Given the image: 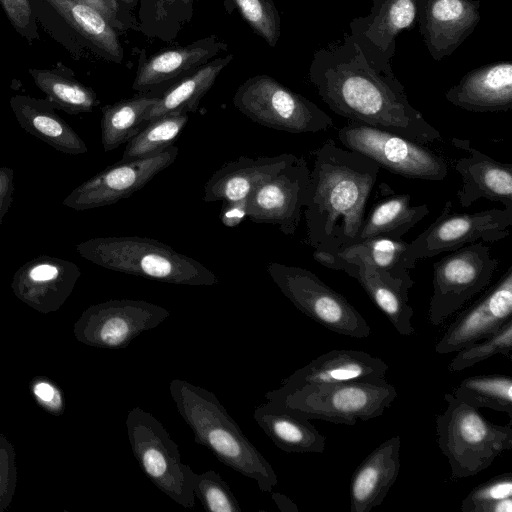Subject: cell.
Returning <instances> with one entry per match:
<instances>
[{"mask_svg": "<svg viewBox=\"0 0 512 512\" xmlns=\"http://www.w3.org/2000/svg\"><path fill=\"white\" fill-rule=\"evenodd\" d=\"M14 190V170L0 167V224L11 206Z\"/></svg>", "mask_w": 512, "mask_h": 512, "instance_id": "cell-47", "label": "cell"}, {"mask_svg": "<svg viewBox=\"0 0 512 512\" xmlns=\"http://www.w3.org/2000/svg\"><path fill=\"white\" fill-rule=\"evenodd\" d=\"M310 169L303 156L296 157L278 174L267 180L247 197V217L255 223L278 225L293 236L305 207Z\"/></svg>", "mask_w": 512, "mask_h": 512, "instance_id": "cell-15", "label": "cell"}, {"mask_svg": "<svg viewBox=\"0 0 512 512\" xmlns=\"http://www.w3.org/2000/svg\"><path fill=\"white\" fill-rule=\"evenodd\" d=\"M158 98L144 93L103 106L100 126L104 151L118 148L142 130L145 115Z\"/></svg>", "mask_w": 512, "mask_h": 512, "instance_id": "cell-34", "label": "cell"}, {"mask_svg": "<svg viewBox=\"0 0 512 512\" xmlns=\"http://www.w3.org/2000/svg\"><path fill=\"white\" fill-rule=\"evenodd\" d=\"M193 493L202 506L210 512L242 511L231 488L216 471L208 470L196 474Z\"/></svg>", "mask_w": 512, "mask_h": 512, "instance_id": "cell-39", "label": "cell"}, {"mask_svg": "<svg viewBox=\"0 0 512 512\" xmlns=\"http://www.w3.org/2000/svg\"><path fill=\"white\" fill-rule=\"evenodd\" d=\"M86 4L102 14L108 22L119 31H124L129 28H134L138 23L126 19L119 14L115 13L103 0H74Z\"/></svg>", "mask_w": 512, "mask_h": 512, "instance_id": "cell-46", "label": "cell"}, {"mask_svg": "<svg viewBox=\"0 0 512 512\" xmlns=\"http://www.w3.org/2000/svg\"><path fill=\"white\" fill-rule=\"evenodd\" d=\"M480 6V0H419V31L435 61L450 56L473 33Z\"/></svg>", "mask_w": 512, "mask_h": 512, "instance_id": "cell-18", "label": "cell"}, {"mask_svg": "<svg viewBox=\"0 0 512 512\" xmlns=\"http://www.w3.org/2000/svg\"><path fill=\"white\" fill-rule=\"evenodd\" d=\"M265 396L300 417L353 426L359 419L367 421L381 416L397 397V391L385 379L295 388L280 386Z\"/></svg>", "mask_w": 512, "mask_h": 512, "instance_id": "cell-6", "label": "cell"}, {"mask_svg": "<svg viewBox=\"0 0 512 512\" xmlns=\"http://www.w3.org/2000/svg\"><path fill=\"white\" fill-rule=\"evenodd\" d=\"M125 424L132 453L147 478L177 504L193 508L196 473L182 462L163 424L140 407L128 412Z\"/></svg>", "mask_w": 512, "mask_h": 512, "instance_id": "cell-7", "label": "cell"}, {"mask_svg": "<svg viewBox=\"0 0 512 512\" xmlns=\"http://www.w3.org/2000/svg\"><path fill=\"white\" fill-rule=\"evenodd\" d=\"M30 393L34 401L46 412L61 416L65 411V397L60 387L51 379L37 376L30 381Z\"/></svg>", "mask_w": 512, "mask_h": 512, "instance_id": "cell-44", "label": "cell"}, {"mask_svg": "<svg viewBox=\"0 0 512 512\" xmlns=\"http://www.w3.org/2000/svg\"><path fill=\"white\" fill-rule=\"evenodd\" d=\"M338 139L346 149L405 178L441 181L449 172L448 163L441 155L390 131L349 121L339 129Z\"/></svg>", "mask_w": 512, "mask_h": 512, "instance_id": "cell-10", "label": "cell"}, {"mask_svg": "<svg viewBox=\"0 0 512 512\" xmlns=\"http://www.w3.org/2000/svg\"><path fill=\"white\" fill-rule=\"evenodd\" d=\"M446 409L436 416L438 446L447 458L451 479L474 476L512 448V423L494 424L478 409L445 393Z\"/></svg>", "mask_w": 512, "mask_h": 512, "instance_id": "cell-5", "label": "cell"}, {"mask_svg": "<svg viewBox=\"0 0 512 512\" xmlns=\"http://www.w3.org/2000/svg\"><path fill=\"white\" fill-rule=\"evenodd\" d=\"M401 437L377 446L355 469L349 486L350 512H370L381 505L400 471Z\"/></svg>", "mask_w": 512, "mask_h": 512, "instance_id": "cell-23", "label": "cell"}, {"mask_svg": "<svg viewBox=\"0 0 512 512\" xmlns=\"http://www.w3.org/2000/svg\"><path fill=\"white\" fill-rule=\"evenodd\" d=\"M408 242L387 237H372L360 240L341 249L335 255L359 257L369 263L380 277L409 299V290L414 281L410 271L415 268L407 252Z\"/></svg>", "mask_w": 512, "mask_h": 512, "instance_id": "cell-29", "label": "cell"}, {"mask_svg": "<svg viewBox=\"0 0 512 512\" xmlns=\"http://www.w3.org/2000/svg\"><path fill=\"white\" fill-rule=\"evenodd\" d=\"M170 316L162 306L144 300L114 299L85 309L73 325L75 338L88 346L124 349L142 332Z\"/></svg>", "mask_w": 512, "mask_h": 512, "instance_id": "cell-12", "label": "cell"}, {"mask_svg": "<svg viewBox=\"0 0 512 512\" xmlns=\"http://www.w3.org/2000/svg\"><path fill=\"white\" fill-rule=\"evenodd\" d=\"M478 512H512V497L483 505L479 508Z\"/></svg>", "mask_w": 512, "mask_h": 512, "instance_id": "cell-48", "label": "cell"}, {"mask_svg": "<svg viewBox=\"0 0 512 512\" xmlns=\"http://www.w3.org/2000/svg\"><path fill=\"white\" fill-rule=\"evenodd\" d=\"M233 103L252 121L289 133H316L333 125L314 102L268 75H256L237 89Z\"/></svg>", "mask_w": 512, "mask_h": 512, "instance_id": "cell-8", "label": "cell"}, {"mask_svg": "<svg viewBox=\"0 0 512 512\" xmlns=\"http://www.w3.org/2000/svg\"><path fill=\"white\" fill-rule=\"evenodd\" d=\"M313 257L321 265L343 271L356 279L400 335L415 334L416 331L411 322L414 310L408 302L409 299L385 282L369 263L359 257L343 258L316 250L313 252Z\"/></svg>", "mask_w": 512, "mask_h": 512, "instance_id": "cell-21", "label": "cell"}, {"mask_svg": "<svg viewBox=\"0 0 512 512\" xmlns=\"http://www.w3.org/2000/svg\"><path fill=\"white\" fill-rule=\"evenodd\" d=\"M225 50L227 44L212 35L187 46L164 50L149 58H142L132 88L140 93H147L160 84L202 66Z\"/></svg>", "mask_w": 512, "mask_h": 512, "instance_id": "cell-26", "label": "cell"}, {"mask_svg": "<svg viewBox=\"0 0 512 512\" xmlns=\"http://www.w3.org/2000/svg\"><path fill=\"white\" fill-rule=\"evenodd\" d=\"M121 1L124 4H126L129 7H133L136 4L137 0H118V2Z\"/></svg>", "mask_w": 512, "mask_h": 512, "instance_id": "cell-51", "label": "cell"}, {"mask_svg": "<svg viewBox=\"0 0 512 512\" xmlns=\"http://www.w3.org/2000/svg\"><path fill=\"white\" fill-rule=\"evenodd\" d=\"M17 486L16 451L4 434H0V512L6 511Z\"/></svg>", "mask_w": 512, "mask_h": 512, "instance_id": "cell-41", "label": "cell"}, {"mask_svg": "<svg viewBox=\"0 0 512 512\" xmlns=\"http://www.w3.org/2000/svg\"><path fill=\"white\" fill-rule=\"evenodd\" d=\"M45 1L102 56L122 62L124 52L116 29L97 10L74 0Z\"/></svg>", "mask_w": 512, "mask_h": 512, "instance_id": "cell-32", "label": "cell"}, {"mask_svg": "<svg viewBox=\"0 0 512 512\" xmlns=\"http://www.w3.org/2000/svg\"><path fill=\"white\" fill-rule=\"evenodd\" d=\"M283 153L257 158L241 156L216 170L204 185L205 202L247 199L258 186L278 174L296 159Z\"/></svg>", "mask_w": 512, "mask_h": 512, "instance_id": "cell-24", "label": "cell"}, {"mask_svg": "<svg viewBox=\"0 0 512 512\" xmlns=\"http://www.w3.org/2000/svg\"><path fill=\"white\" fill-rule=\"evenodd\" d=\"M169 391L197 444L209 449L224 465L255 480L262 492L272 491L278 483L275 470L213 392L181 379L172 380Z\"/></svg>", "mask_w": 512, "mask_h": 512, "instance_id": "cell-3", "label": "cell"}, {"mask_svg": "<svg viewBox=\"0 0 512 512\" xmlns=\"http://www.w3.org/2000/svg\"><path fill=\"white\" fill-rule=\"evenodd\" d=\"M13 28L27 41L39 39L33 7L29 0H0Z\"/></svg>", "mask_w": 512, "mask_h": 512, "instance_id": "cell-43", "label": "cell"}, {"mask_svg": "<svg viewBox=\"0 0 512 512\" xmlns=\"http://www.w3.org/2000/svg\"><path fill=\"white\" fill-rule=\"evenodd\" d=\"M247 217V199L223 201L220 221L226 227H236Z\"/></svg>", "mask_w": 512, "mask_h": 512, "instance_id": "cell-45", "label": "cell"}, {"mask_svg": "<svg viewBox=\"0 0 512 512\" xmlns=\"http://www.w3.org/2000/svg\"><path fill=\"white\" fill-rule=\"evenodd\" d=\"M178 153L179 149L172 145L146 158L118 161L73 189L63 204L76 211H83L128 198L172 165Z\"/></svg>", "mask_w": 512, "mask_h": 512, "instance_id": "cell-14", "label": "cell"}, {"mask_svg": "<svg viewBox=\"0 0 512 512\" xmlns=\"http://www.w3.org/2000/svg\"><path fill=\"white\" fill-rule=\"evenodd\" d=\"M453 396L476 409L489 408L512 418V380L502 374L475 375L459 382Z\"/></svg>", "mask_w": 512, "mask_h": 512, "instance_id": "cell-35", "label": "cell"}, {"mask_svg": "<svg viewBox=\"0 0 512 512\" xmlns=\"http://www.w3.org/2000/svg\"><path fill=\"white\" fill-rule=\"evenodd\" d=\"M253 418L276 447L288 453H322L326 437L311 420L268 400L256 407Z\"/></svg>", "mask_w": 512, "mask_h": 512, "instance_id": "cell-28", "label": "cell"}, {"mask_svg": "<svg viewBox=\"0 0 512 512\" xmlns=\"http://www.w3.org/2000/svg\"><path fill=\"white\" fill-rule=\"evenodd\" d=\"M80 276L81 271L74 262L40 255L15 272L11 288L19 300L47 314L65 303Z\"/></svg>", "mask_w": 512, "mask_h": 512, "instance_id": "cell-17", "label": "cell"}, {"mask_svg": "<svg viewBox=\"0 0 512 512\" xmlns=\"http://www.w3.org/2000/svg\"><path fill=\"white\" fill-rule=\"evenodd\" d=\"M512 497V473L496 475L474 487L461 502L463 512H478L491 502Z\"/></svg>", "mask_w": 512, "mask_h": 512, "instance_id": "cell-40", "label": "cell"}, {"mask_svg": "<svg viewBox=\"0 0 512 512\" xmlns=\"http://www.w3.org/2000/svg\"><path fill=\"white\" fill-rule=\"evenodd\" d=\"M271 498L281 512H298V507L288 496L276 492Z\"/></svg>", "mask_w": 512, "mask_h": 512, "instance_id": "cell-49", "label": "cell"}, {"mask_svg": "<svg viewBox=\"0 0 512 512\" xmlns=\"http://www.w3.org/2000/svg\"><path fill=\"white\" fill-rule=\"evenodd\" d=\"M267 272L298 310L326 329L352 338L370 336L371 328L361 313L310 270L271 262Z\"/></svg>", "mask_w": 512, "mask_h": 512, "instance_id": "cell-9", "label": "cell"}, {"mask_svg": "<svg viewBox=\"0 0 512 512\" xmlns=\"http://www.w3.org/2000/svg\"><path fill=\"white\" fill-rule=\"evenodd\" d=\"M433 293L428 318L438 326L491 282L498 260L484 242L465 245L433 263Z\"/></svg>", "mask_w": 512, "mask_h": 512, "instance_id": "cell-11", "label": "cell"}, {"mask_svg": "<svg viewBox=\"0 0 512 512\" xmlns=\"http://www.w3.org/2000/svg\"><path fill=\"white\" fill-rule=\"evenodd\" d=\"M389 186L381 183L383 198L373 204L360 227L358 241L372 237L400 239L429 214L427 204L411 205L409 194H386Z\"/></svg>", "mask_w": 512, "mask_h": 512, "instance_id": "cell-30", "label": "cell"}, {"mask_svg": "<svg viewBox=\"0 0 512 512\" xmlns=\"http://www.w3.org/2000/svg\"><path fill=\"white\" fill-rule=\"evenodd\" d=\"M233 5L242 19L270 47H275L281 34V20L273 0H226Z\"/></svg>", "mask_w": 512, "mask_h": 512, "instance_id": "cell-38", "label": "cell"}, {"mask_svg": "<svg viewBox=\"0 0 512 512\" xmlns=\"http://www.w3.org/2000/svg\"><path fill=\"white\" fill-rule=\"evenodd\" d=\"M445 98L470 112L511 110L512 63L497 61L469 71L445 92Z\"/></svg>", "mask_w": 512, "mask_h": 512, "instance_id": "cell-22", "label": "cell"}, {"mask_svg": "<svg viewBox=\"0 0 512 512\" xmlns=\"http://www.w3.org/2000/svg\"><path fill=\"white\" fill-rule=\"evenodd\" d=\"M512 225V210L492 208L473 213H452L448 200L440 215L413 241L407 252L411 263L443 252H452L474 242L506 238Z\"/></svg>", "mask_w": 512, "mask_h": 512, "instance_id": "cell-13", "label": "cell"}, {"mask_svg": "<svg viewBox=\"0 0 512 512\" xmlns=\"http://www.w3.org/2000/svg\"><path fill=\"white\" fill-rule=\"evenodd\" d=\"M498 354L512 359V320L493 334L457 351L448 370L459 372Z\"/></svg>", "mask_w": 512, "mask_h": 512, "instance_id": "cell-37", "label": "cell"}, {"mask_svg": "<svg viewBox=\"0 0 512 512\" xmlns=\"http://www.w3.org/2000/svg\"><path fill=\"white\" fill-rule=\"evenodd\" d=\"M388 365L384 360L360 350L327 351L282 381V387L379 382L385 380Z\"/></svg>", "mask_w": 512, "mask_h": 512, "instance_id": "cell-19", "label": "cell"}, {"mask_svg": "<svg viewBox=\"0 0 512 512\" xmlns=\"http://www.w3.org/2000/svg\"><path fill=\"white\" fill-rule=\"evenodd\" d=\"M314 165L304 217L307 243L336 254L357 242L380 167L368 157L327 139L313 151Z\"/></svg>", "mask_w": 512, "mask_h": 512, "instance_id": "cell-2", "label": "cell"}, {"mask_svg": "<svg viewBox=\"0 0 512 512\" xmlns=\"http://www.w3.org/2000/svg\"><path fill=\"white\" fill-rule=\"evenodd\" d=\"M195 0H150L148 3V15L151 21L160 27L172 24L177 26L189 22L193 14Z\"/></svg>", "mask_w": 512, "mask_h": 512, "instance_id": "cell-42", "label": "cell"}, {"mask_svg": "<svg viewBox=\"0 0 512 512\" xmlns=\"http://www.w3.org/2000/svg\"><path fill=\"white\" fill-rule=\"evenodd\" d=\"M79 255L103 268L168 284L212 286L216 275L166 243L140 236L95 237L76 245Z\"/></svg>", "mask_w": 512, "mask_h": 512, "instance_id": "cell-4", "label": "cell"}, {"mask_svg": "<svg viewBox=\"0 0 512 512\" xmlns=\"http://www.w3.org/2000/svg\"><path fill=\"white\" fill-rule=\"evenodd\" d=\"M309 78L324 103L350 122L390 131L426 144L441 133L409 102L391 60L353 34L318 49Z\"/></svg>", "mask_w": 512, "mask_h": 512, "instance_id": "cell-1", "label": "cell"}, {"mask_svg": "<svg viewBox=\"0 0 512 512\" xmlns=\"http://www.w3.org/2000/svg\"><path fill=\"white\" fill-rule=\"evenodd\" d=\"M28 73L54 107L70 115L91 112L100 103L95 91L76 80L67 68H33Z\"/></svg>", "mask_w": 512, "mask_h": 512, "instance_id": "cell-33", "label": "cell"}, {"mask_svg": "<svg viewBox=\"0 0 512 512\" xmlns=\"http://www.w3.org/2000/svg\"><path fill=\"white\" fill-rule=\"evenodd\" d=\"M115 13L119 14L120 16L129 19L131 21H135V19L128 13H123L121 11L120 4L118 0H103ZM136 22V21H135Z\"/></svg>", "mask_w": 512, "mask_h": 512, "instance_id": "cell-50", "label": "cell"}, {"mask_svg": "<svg viewBox=\"0 0 512 512\" xmlns=\"http://www.w3.org/2000/svg\"><path fill=\"white\" fill-rule=\"evenodd\" d=\"M418 2L372 0L369 14L350 22L351 34L391 60L396 49V37L403 30L414 28L418 22Z\"/></svg>", "mask_w": 512, "mask_h": 512, "instance_id": "cell-25", "label": "cell"}, {"mask_svg": "<svg viewBox=\"0 0 512 512\" xmlns=\"http://www.w3.org/2000/svg\"><path fill=\"white\" fill-rule=\"evenodd\" d=\"M188 122L187 114H169L147 123L125 147L122 162L146 158L172 146Z\"/></svg>", "mask_w": 512, "mask_h": 512, "instance_id": "cell-36", "label": "cell"}, {"mask_svg": "<svg viewBox=\"0 0 512 512\" xmlns=\"http://www.w3.org/2000/svg\"><path fill=\"white\" fill-rule=\"evenodd\" d=\"M512 320V266L475 303L462 311L435 345L438 354L457 352Z\"/></svg>", "mask_w": 512, "mask_h": 512, "instance_id": "cell-16", "label": "cell"}, {"mask_svg": "<svg viewBox=\"0 0 512 512\" xmlns=\"http://www.w3.org/2000/svg\"><path fill=\"white\" fill-rule=\"evenodd\" d=\"M233 60V55L215 58L196 68L163 96L148 111L144 124L169 114L195 112L202 97L210 90L221 71Z\"/></svg>", "mask_w": 512, "mask_h": 512, "instance_id": "cell-31", "label": "cell"}, {"mask_svg": "<svg viewBox=\"0 0 512 512\" xmlns=\"http://www.w3.org/2000/svg\"><path fill=\"white\" fill-rule=\"evenodd\" d=\"M9 103L20 127L30 135L68 155L87 153L85 142L55 112L54 105L48 99L15 95Z\"/></svg>", "mask_w": 512, "mask_h": 512, "instance_id": "cell-27", "label": "cell"}, {"mask_svg": "<svg viewBox=\"0 0 512 512\" xmlns=\"http://www.w3.org/2000/svg\"><path fill=\"white\" fill-rule=\"evenodd\" d=\"M452 143L469 153L455 163L462 179V187L457 192L460 205L468 208L485 198L512 210V165L471 147L468 140L453 138Z\"/></svg>", "mask_w": 512, "mask_h": 512, "instance_id": "cell-20", "label": "cell"}]
</instances>
